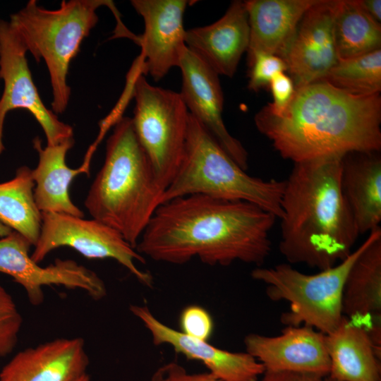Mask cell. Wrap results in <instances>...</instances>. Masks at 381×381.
I'll list each match as a JSON object with an SVG mask.
<instances>
[{
    "instance_id": "obj_1",
    "label": "cell",
    "mask_w": 381,
    "mask_h": 381,
    "mask_svg": "<svg viewBox=\"0 0 381 381\" xmlns=\"http://www.w3.org/2000/svg\"><path fill=\"white\" fill-rule=\"evenodd\" d=\"M276 219L248 202L187 195L157 207L135 249L174 265L198 258L211 266L241 261L260 267L271 252Z\"/></svg>"
},
{
    "instance_id": "obj_2",
    "label": "cell",
    "mask_w": 381,
    "mask_h": 381,
    "mask_svg": "<svg viewBox=\"0 0 381 381\" xmlns=\"http://www.w3.org/2000/svg\"><path fill=\"white\" fill-rule=\"evenodd\" d=\"M254 121L281 157L294 164L381 149L380 95H352L325 80L295 88L282 111L272 114L263 107Z\"/></svg>"
},
{
    "instance_id": "obj_3",
    "label": "cell",
    "mask_w": 381,
    "mask_h": 381,
    "mask_svg": "<svg viewBox=\"0 0 381 381\" xmlns=\"http://www.w3.org/2000/svg\"><path fill=\"white\" fill-rule=\"evenodd\" d=\"M343 157L294 163L284 180L279 248L288 263L320 271L352 252L360 234L341 190Z\"/></svg>"
},
{
    "instance_id": "obj_4",
    "label": "cell",
    "mask_w": 381,
    "mask_h": 381,
    "mask_svg": "<svg viewBox=\"0 0 381 381\" xmlns=\"http://www.w3.org/2000/svg\"><path fill=\"white\" fill-rule=\"evenodd\" d=\"M163 193L132 119L119 117L107 141L104 162L87 193L85 207L92 219L119 231L135 248Z\"/></svg>"
},
{
    "instance_id": "obj_5",
    "label": "cell",
    "mask_w": 381,
    "mask_h": 381,
    "mask_svg": "<svg viewBox=\"0 0 381 381\" xmlns=\"http://www.w3.org/2000/svg\"><path fill=\"white\" fill-rule=\"evenodd\" d=\"M284 187V181L265 180L247 174L189 114L183 157L161 202L202 194L248 202L279 219Z\"/></svg>"
},
{
    "instance_id": "obj_6",
    "label": "cell",
    "mask_w": 381,
    "mask_h": 381,
    "mask_svg": "<svg viewBox=\"0 0 381 381\" xmlns=\"http://www.w3.org/2000/svg\"><path fill=\"white\" fill-rule=\"evenodd\" d=\"M104 5L113 4L104 0L62 1L59 8L49 10L30 0L10 17L9 22L27 52L37 61L42 59L47 65L52 89V107L56 114L66 109L70 99L67 75L71 61L97 23V9Z\"/></svg>"
},
{
    "instance_id": "obj_7",
    "label": "cell",
    "mask_w": 381,
    "mask_h": 381,
    "mask_svg": "<svg viewBox=\"0 0 381 381\" xmlns=\"http://www.w3.org/2000/svg\"><path fill=\"white\" fill-rule=\"evenodd\" d=\"M379 235L380 227L370 233L354 251L334 266L313 274L296 270L289 263L258 267L253 279L267 285L266 294L274 301H285L289 310L281 316L286 326H308L327 334L342 318V296L347 274L359 254Z\"/></svg>"
},
{
    "instance_id": "obj_8",
    "label": "cell",
    "mask_w": 381,
    "mask_h": 381,
    "mask_svg": "<svg viewBox=\"0 0 381 381\" xmlns=\"http://www.w3.org/2000/svg\"><path fill=\"white\" fill-rule=\"evenodd\" d=\"M133 126L164 191L181 164L189 112L180 92L154 86L140 73L134 76Z\"/></svg>"
},
{
    "instance_id": "obj_9",
    "label": "cell",
    "mask_w": 381,
    "mask_h": 381,
    "mask_svg": "<svg viewBox=\"0 0 381 381\" xmlns=\"http://www.w3.org/2000/svg\"><path fill=\"white\" fill-rule=\"evenodd\" d=\"M34 247L30 257L37 263L41 262L52 250L69 247L88 259H113L141 284L150 288L153 284L152 275L136 266V262H145L143 255L119 231L95 219L42 212L40 234Z\"/></svg>"
},
{
    "instance_id": "obj_10",
    "label": "cell",
    "mask_w": 381,
    "mask_h": 381,
    "mask_svg": "<svg viewBox=\"0 0 381 381\" xmlns=\"http://www.w3.org/2000/svg\"><path fill=\"white\" fill-rule=\"evenodd\" d=\"M27 50L9 21L0 19V154L6 114L16 109L28 110L41 126L47 145H59L73 138L72 126L60 121L42 102L28 66Z\"/></svg>"
},
{
    "instance_id": "obj_11",
    "label": "cell",
    "mask_w": 381,
    "mask_h": 381,
    "mask_svg": "<svg viewBox=\"0 0 381 381\" xmlns=\"http://www.w3.org/2000/svg\"><path fill=\"white\" fill-rule=\"evenodd\" d=\"M30 246L28 240L16 231L0 238V272L22 286L31 305L43 303L44 286L80 289L94 300L106 296L104 282L93 270L69 259L57 258L49 265L42 267L29 255Z\"/></svg>"
},
{
    "instance_id": "obj_12",
    "label": "cell",
    "mask_w": 381,
    "mask_h": 381,
    "mask_svg": "<svg viewBox=\"0 0 381 381\" xmlns=\"http://www.w3.org/2000/svg\"><path fill=\"white\" fill-rule=\"evenodd\" d=\"M178 67L182 74L180 94L189 114L246 171L248 167V152L241 142L229 133L222 117L224 96L219 75L187 47Z\"/></svg>"
},
{
    "instance_id": "obj_13",
    "label": "cell",
    "mask_w": 381,
    "mask_h": 381,
    "mask_svg": "<svg viewBox=\"0 0 381 381\" xmlns=\"http://www.w3.org/2000/svg\"><path fill=\"white\" fill-rule=\"evenodd\" d=\"M338 0H318L303 14L283 60L295 88L322 80L338 60L333 23Z\"/></svg>"
},
{
    "instance_id": "obj_14",
    "label": "cell",
    "mask_w": 381,
    "mask_h": 381,
    "mask_svg": "<svg viewBox=\"0 0 381 381\" xmlns=\"http://www.w3.org/2000/svg\"><path fill=\"white\" fill-rule=\"evenodd\" d=\"M131 3L144 21L143 34L135 41L141 46L143 70L154 80L162 79L179 66L185 50L183 15L186 0H132Z\"/></svg>"
},
{
    "instance_id": "obj_15",
    "label": "cell",
    "mask_w": 381,
    "mask_h": 381,
    "mask_svg": "<svg viewBox=\"0 0 381 381\" xmlns=\"http://www.w3.org/2000/svg\"><path fill=\"white\" fill-rule=\"evenodd\" d=\"M244 344L246 352L265 370L329 375L326 334L313 327L286 326L277 336L250 333L245 337Z\"/></svg>"
},
{
    "instance_id": "obj_16",
    "label": "cell",
    "mask_w": 381,
    "mask_h": 381,
    "mask_svg": "<svg viewBox=\"0 0 381 381\" xmlns=\"http://www.w3.org/2000/svg\"><path fill=\"white\" fill-rule=\"evenodd\" d=\"M129 310L150 332L155 345L169 344L188 359L202 363L222 381H258L265 371L262 364L246 351L224 350L188 337L162 322L147 306L131 305Z\"/></svg>"
},
{
    "instance_id": "obj_17",
    "label": "cell",
    "mask_w": 381,
    "mask_h": 381,
    "mask_svg": "<svg viewBox=\"0 0 381 381\" xmlns=\"http://www.w3.org/2000/svg\"><path fill=\"white\" fill-rule=\"evenodd\" d=\"M88 365L83 338H58L18 352L0 371V381H76Z\"/></svg>"
},
{
    "instance_id": "obj_18",
    "label": "cell",
    "mask_w": 381,
    "mask_h": 381,
    "mask_svg": "<svg viewBox=\"0 0 381 381\" xmlns=\"http://www.w3.org/2000/svg\"><path fill=\"white\" fill-rule=\"evenodd\" d=\"M250 29L245 1H234L212 24L185 32V44L219 75L234 76L249 44Z\"/></svg>"
},
{
    "instance_id": "obj_19",
    "label": "cell",
    "mask_w": 381,
    "mask_h": 381,
    "mask_svg": "<svg viewBox=\"0 0 381 381\" xmlns=\"http://www.w3.org/2000/svg\"><path fill=\"white\" fill-rule=\"evenodd\" d=\"M318 0L245 1L250 39L247 61L258 53L283 59L303 14Z\"/></svg>"
},
{
    "instance_id": "obj_20",
    "label": "cell",
    "mask_w": 381,
    "mask_h": 381,
    "mask_svg": "<svg viewBox=\"0 0 381 381\" xmlns=\"http://www.w3.org/2000/svg\"><path fill=\"white\" fill-rule=\"evenodd\" d=\"M351 152L342 159L340 186L359 234L380 227L381 157Z\"/></svg>"
},
{
    "instance_id": "obj_21",
    "label": "cell",
    "mask_w": 381,
    "mask_h": 381,
    "mask_svg": "<svg viewBox=\"0 0 381 381\" xmlns=\"http://www.w3.org/2000/svg\"><path fill=\"white\" fill-rule=\"evenodd\" d=\"M369 329L343 316L339 325L326 334L329 358L328 377L339 381H380L381 351Z\"/></svg>"
},
{
    "instance_id": "obj_22",
    "label": "cell",
    "mask_w": 381,
    "mask_h": 381,
    "mask_svg": "<svg viewBox=\"0 0 381 381\" xmlns=\"http://www.w3.org/2000/svg\"><path fill=\"white\" fill-rule=\"evenodd\" d=\"M74 139L42 147L38 137L33 140L34 148L38 152L37 167L31 170L35 183L34 198L41 212L68 214L84 217V213L71 200L69 187L79 174H88V167L73 169L66 164L68 151L73 146Z\"/></svg>"
},
{
    "instance_id": "obj_23",
    "label": "cell",
    "mask_w": 381,
    "mask_h": 381,
    "mask_svg": "<svg viewBox=\"0 0 381 381\" xmlns=\"http://www.w3.org/2000/svg\"><path fill=\"white\" fill-rule=\"evenodd\" d=\"M381 313V235L356 258L345 280L343 315L368 329Z\"/></svg>"
},
{
    "instance_id": "obj_24",
    "label": "cell",
    "mask_w": 381,
    "mask_h": 381,
    "mask_svg": "<svg viewBox=\"0 0 381 381\" xmlns=\"http://www.w3.org/2000/svg\"><path fill=\"white\" fill-rule=\"evenodd\" d=\"M31 170L20 167L13 179L0 183V222L34 246L40 234L42 212L35 203Z\"/></svg>"
},
{
    "instance_id": "obj_25",
    "label": "cell",
    "mask_w": 381,
    "mask_h": 381,
    "mask_svg": "<svg viewBox=\"0 0 381 381\" xmlns=\"http://www.w3.org/2000/svg\"><path fill=\"white\" fill-rule=\"evenodd\" d=\"M334 38L337 57L348 59L381 49V25L368 16L357 0H338Z\"/></svg>"
},
{
    "instance_id": "obj_26",
    "label": "cell",
    "mask_w": 381,
    "mask_h": 381,
    "mask_svg": "<svg viewBox=\"0 0 381 381\" xmlns=\"http://www.w3.org/2000/svg\"><path fill=\"white\" fill-rule=\"evenodd\" d=\"M322 80L352 95L380 94L381 49L352 59H338Z\"/></svg>"
},
{
    "instance_id": "obj_27",
    "label": "cell",
    "mask_w": 381,
    "mask_h": 381,
    "mask_svg": "<svg viewBox=\"0 0 381 381\" xmlns=\"http://www.w3.org/2000/svg\"><path fill=\"white\" fill-rule=\"evenodd\" d=\"M22 323L15 301L0 284V357L8 355L15 349Z\"/></svg>"
},
{
    "instance_id": "obj_28",
    "label": "cell",
    "mask_w": 381,
    "mask_h": 381,
    "mask_svg": "<svg viewBox=\"0 0 381 381\" xmlns=\"http://www.w3.org/2000/svg\"><path fill=\"white\" fill-rule=\"evenodd\" d=\"M247 63L249 68L248 88L255 92L269 87L272 79L287 69L282 58L265 53L255 54Z\"/></svg>"
},
{
    "instance_id": "obj_29",
    "label": "cell",
    "mask_w": 381,
    "mask_h": 381,
    "mask_svg": "<svg viewBox=\"0 0 381 381\" xmlns=\"http://www.w3.org/2000/svg\"><path fill=\"white\" fill-rule=\"evenodd\" d=\"M181 332L197 339L207 341L212 337L214 322L210 313L198 305H190L183 309L179 317Z\"/></svg>"
},
{
    "instance_id": "obj_30",
    "label": "cell",
    "mask_w": 381,
    "mask_h": 381,
    "mask_svg": "<svg viewBox=\"0 0 381 381\" xmlns=\"http://www.w3.org/2000/svg\"><path fill=\"white\" fill-rule=\"evenodd\" d=\"M269 87L273 102L264 107L272 114H279L286 107L293 97L295 91L294 82L290 76L279 73L272 79Z\"/></svg>"
},
{
    "instance_id": "obj_31",
    "label": "cell",
    "mask_w": 381,
    "mask_h": 381,
    "mask_svg": "<svg viewBox=\"0 0 381 381\" xmlns=\"http://www.w3.org/2000/svg\"><path fill=\"white\" fill-rule=\"evenodd\" d=\"M151 381H222L210 372L188 373L176 362L159 367L152 375Z\"/></svg>"
},
{
    "instance_id": "obj_32",
    "label": "cell",
    "mask_w": 381,
    "mask_h": 381,
    "mask_svg": "<svg viewBox=\"0 0 381 381\" xmlns=\"http://www.w3.org/2000/svg\"><path fill=\"white\" fill-rule=\"evenodd\" d=\"M260 381H324L321 376L290 371L265 370Z\"/></svg>"
},
{
    "instance_id": "obj_33",
    "label": "cell",
    "mask_w": 381,
    "mask_h": 381,
    "mask_svg": "<svg viewBox=\"0 0 381 381\" xmlns=\"http://www.w3.org/2000/svg\"><path fill=\"white\" fill-rule=\"evenodd\" d=\"M361 9L373 20L380 24L381 1L380 0H357Z\"/></svg>"
},
{
    "instance_id": "obj_34",
    "label": "cell",
    "mask_w": 381,
    "mask_h": 381,
    "mask_svg": "<svg viewBox=\"0 0 381 381\" xmlns=\"http://www.w3.org/2000/svg\"><path fill=\"white\" fill-rule=\"evenodd\" d=\"M12 230L0 222V237H4L9 234Z\"/></svg>"
},
{
    "instance_id": "obj_35",
    "label": "cell",
    "mask_w": 381,
    "mask_h": 381,
    "mask_svg": "<svg viewBox=\"0 0 381 381\" xmlns=\"http://www.w3.org/2000/svg\"><path fill=\"white\" fill-rule=\"evenodd\" d=\"M76 381H91V380L89 375L87 373H85Z\"/></svg>"
},
{
    "instance_id": "obj_36",
    "label": "cell",
    "mask_w": 381,
    "mask_h": 381,
    "mask_svg": "<svg viewBox=\"0 0 381 381\" xmlns=\"http://www.w3.org/2000/svg\"><path fill=\"white\" fill-rule=\"evenodd\" d=\"M324 381H339V380L332 379V378L327 376V377H325Z\"/></svg>"
},
{
    "instance_id": "obj_37",
    "label": "cell",
    "mask_w": 381,
    "mask_h": 381,
    "mask_svg": "<svg viewBox=\"0 0 381 381\" xmlns=\"http://www.w3.org/2000/svg\"><path fill=\"white\" fill-rule=\"evenodd\" d=\"M0 80H1V78H0Z\"/></svg>"
}]
</instances>
